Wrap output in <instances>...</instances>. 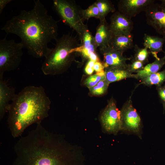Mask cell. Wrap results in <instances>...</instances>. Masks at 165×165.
<instances>
[{
	"label": "cell",
	"instance_id": "484cf974",
	"mask_svg": "<svg viewBox=\"0 0 165 165\" xmlns=\"http://www.w3.org/2000/svg\"><path fill=\"white\" fill-rule=\"evenodd\" d=\"M144 64L140 61L132 59L131 63L128 64L127 69L131 73L137 72L142 70Z\"/></svg>",
	"mask_w": 165,
	"mask_h": 165
},
{
	"label": "cell",
	"instance_id": "4dcf8cb0",
	"mask_svg": "<svg viewBox=\"0 0 165 165\" xmlns=\"http://www.w3.org/2000/svg\"><path fill=\"white\" fill-rule=\"evenodd\" d=\"M161 2V4L165 6V0H160Z\"/></svg>",
	"mask_w": 165,
	"mask_h": 165
},
{
	"label": "cell",
	"instance_id": "5b68a950",
	"mask_svg": "<svg viewBox=\"0 0 165 165\" xmlns=\"http://www.w3.org/2000/svg\"><path fill=\"white\" fill-rule=\"evenodd\" d=\"M53 4L54 9L63 22L76 33L81 44L85 34L89 30L84 23L82 9L72 0H54Z\"/></svg>",
	"mask_w": 165,
	"mask_h": 165
},
{
	"label": "cell",
	"instance_id": "603a6c76",
	"mask_svg": "<svg viewBox=\"0 0 165 165\" xmlns=\"http://www.w3.org/2000/svg\"><path fill=\"white\" fill-rule=\"evenodd\" d=\"M81 14L84 21L88 20L92 17L100 19V13L99 9L95 2L90 5L86 9H81Z\"/></svg>",
	"mask_w": 165,
	"mask_h": 165
},
{
	"label": "cell",
	"instance_id": "3957f363",
	"mask_svg": "<svg viewBox=\"0 0 165 165\" xmlns=\"http://www.w3.org/2000/svg\"><path fill=\"white\" fill-rule=\"evenodd\" d=\"M51 101L43 87L29 86L16 95L8 111L7 123L12 136H20L31 124L48 116Z\"/></svg>",
	"mask_w": 165,
	"mask_h": 165
},
{
	"label": "cell",
	"instance_id": "ba28073f",
	"mask_svg": "<svg viewBox=\"0 0 165 165\" xmlns=\"http://www.w3.org/2000/svg\"><path fill=\"white\" fill-rule=\"evenodd\" d=\"M100 119L102 128L105 132L116 135L120 131V110L113 99L108 101L101 113Z\"/></svg>",
	"mask_w": 165,
	"mask_h": 165
},
{
	"label": "cell",
	"instance_id": "83f0119b",
	"mask_svg": "<svg viewBox=\"0 0 165 165\" xmlns=\"http://www.w3.org/2000/svg\"><path fill=\"white\" fill-rule=\"evenodd\" d=\"M157 89L163 107L165 106V86H157Z\"/></svg>",
	"mask_w": 165,
	"mask_h": 165
},
{
	"label": "cell",
	"instance_id": "9a60e30c",
	"mask_svg": "<svg viewBox=\"0 0 165 165\" xmlns=\"http://www.w3.org/2000/svg\"><path fill=\"white\" fill-rule=\"evenodd\" d=\"M97 48L94 36L88 30L84 35L82 43L74 49L73 52L79 53L84 59H89L91 54L97 52Z\"/></svg>",
	"mask_w": 165,
	"mask_h": 165
},
{
	"label": "cell",
	"instance_id": "30bf717a",
	"mask_svg": "<svg viewBox=\"0 0 165 165\" xmlns=\"http://www.w3.org/2000/svg\"><path fill=\"white\" fill-rule=\"evenodd\" d=\"M154 0H120L118 11L131 19L140 13L145 12L148 7L154 3Z\"/></svg>",
	"mask_w": 165,
	"mask_h": 165
},
{
	"label": "cell",
	"instance_id": "e0dca14e",
	"mask_svg": "<svg viewBox=\"0 0 165 165\" xmlns=\"http://www.w3.org/2000/svg\"><path fill=\"white\" fill-rule=\"evenodd\" d=\"M143 40L144 47L149 50L155 57L157 56V53L163 52V47L165 41V38L145 34Z\"/></svg>",
	"mask_w": 165,
	"mask_h": 165
},
{
	"label": "cell",
	"instance_id": "44dd1931",
	"mask_svg": "<svg viewBox=\"0 0 165 165\" xmlns=\"http://www.w3.org/2000/svg\"><path fill=\"white\" fill-rule=\"evenodd\" d=\"M98 7L100 13V21L105 19L109 13L116 12V9L112 2L109 0H97L94 2Z\"/></svg>",
	"mask_w": 165,
	"mask_h": 165
},
{
	"label": "cell",
	"instance_id": "ffe728a7",
	"mask_svg": "<svg viewBox=\"0 0 165 165\" xmlns=\"http://www.w3.org/2000/svg\"><path fill=\"white\" fill-rule=\"evenodd\" d=\"M141 79L140 84H144L148 86L153 85L157 86H161L163 82H165V69Z\"/></svg>",
	"mask_w": 165,
	"mask_h": 165
},
{
	"label": "cell",
	"instance_id": "cb8c5ba5",
	"mask_svg": "<svg viewBox=\"0 0 165 165\" xmlns=\"http://www.w3.org/2000/svg\"><path fill=\"white\" fill-rule=\"evenodd\" d=\"M134 47L135 54L133 59L142 62L144 64L148 62L149 53L148 49L145 47L141 48L136 44Z\"/></svg>",
	"mask_w": 165,
	"mask_h": 165
},
{
	"label": "cell",
	"instance_id": "52a82bcc",
	"mask_svg": "<svg viewBox=\"0 0 165 165\" xmlns=\"http://www.w3.org/2000/svg\"><path fill=\"white\" fill-rule=\"evenodd\" d=\"M120 131L136 135L141 139L142 128L141 120L130 99L123 106L120 110Z\"/></svg>",
	"mask_w": 165,
	"mask_h": 165
},
{
	"label": "cell",
	"instance_id": "1f68e13d",
	"mask_svg": "<svg viewBox=\"0 0 165 165\" xmlns=\"http://www.w3.org/2000/svg\"><path fill=\"white\" fill-rule=\"evenodd\" d=\"M163 52L164 53V56L163 57L164 58V60H165V51H163Z\"/></svg>",
	"mask_w": 165,
	"mask_h": 165
},
{
	"label": "cell",
	"instance_id": "7a4b0ae2",
	"mask_svg": "<svg viewBox=\"0 0 165 165\" xmlns=\"http://www.w3.org/2000/svg\"><path fill=\"white\" fill-rule=\"evenodd\" d=\"M34 2L32 9L21 11L8 20L1 29L7 34L18 36L30 55L45 58L52 50L48 44L57 38L58 21L48 14L40 1Z\"/></svg>",
	"mask_w": 165,
	"mask_h": 165
},
{
	"label": "cell",
	"instance_id": "2e32d148",
	"mask_svg": "<svg viewBox=\"0 0 165 165\" xmlns=\"http://www.w3.org/2000/svg\"><path fill=\"white\" fill-rule=\"evenodd\" d=\"M133 38L131 33L113 36L109 42L108 47L112 50L123 53L126 50L134 47Z\"/></svg>",
	"mask_w": 165,
	"mask_h": 165
},
{
	"label": "cell",
	"instance_id": "d4e9b609",
	"mask_svg": "<svg viewBox=\"0 0 165 165\" xmlns=\"http://www.w3.org/2000/svg\"><path fill=\"white\" fill-rule=\"evenodd\" d=\"M105 79V77L104 70L90 75L85 79L84 83V85L89 88L95 86L100 81Z\"/></svg>",
	"mask_w": 165,
	"mask_h": 165
},
{
	"label": "cell",
	"instance_id": "8992f818",
	"mask_svg": "<svg viewBox=\"0 0 165 165\" xmlns=\"http://www.w3.org/2000/svg\"><path fill=\"white\" fill-rule=\"evenodd\" d=\"M24 48L21 42L8 40L6 36L0 40V78L6 72L13 71L20 65Z\"/></svg>",
	"mask_w": 165,
	"mask_h": 165
},
{
	"label": "cell",
	"instance_id": "7c38bea8",
	"mask_svg": "<svg viewBox=\"0 0 165 165\" xmlns=\"http://www.w3.org/2000/svg\"><path fill=\"white\" fill-rule=\"evenodd\" d=\"M103 56L102 62L105 68H127L128 64L126 62L131 58L123 56V53L115 50L109 47L100 51Z\"/></svg>",
	"mask_w": 165,
	"mask_h": 165
},
{
	"label": "cell",
	"instance_id": "4fadbf2b",
	"mask_svg": "<svg viewBox=\"0 0 165 165\" xmlns=\"http://www.w3.org/2000/svg\"><path fill=\"white\" fill-rule=\"evenodd\" d=\"M16 94L15 89L9 87L3 78H0V119L8 112L11 103Z\"/></svg>",
	"mask_w": 165,
	"mask_h": 165
},
{
	"label": "cell",
	"instance_id": "d6a6232c",
	"mask_svg": "<svg viewBox=\"0 0 165 165\" xmlns=\"http://www.w3.org/2000/svg\"><path fill=\"white\" fill-rule=\"evenodd\" d=\"M163 107L164 110L165 111V106Z\"/></svg>",
	"mask_w": 165,
	"mask_h": 165
},
{
	"label": "cell",
	"instance_id": "f1b7e54d",
	"mask_svg": "<svg viewBox=\"0 0 165 165\" xmlns=\"http://www.w3.org/2000/svg\"><path fill=\"white\" fill-rule=\"evenodd\" d=\"M94 68V71L96 73L101 72L105 69L103 63L100 61L95 62Z\"/></svg>",
	"mask_w": 165,
	"mask_h": 165
},
{
	"label": "cell",
	"instance_id": "8fae6325",
	"mask_svg": "<svg viewBox=\"0 0 165 165\" xmlns=\"http://www.w3.org/2000/svg\"><path fill=\"white\" fill-rule=\"evenodd\" d=\"M110 28L113 36L131 34L133 23L131 19L118 11H116L110 17Z\"/></svg>",
	"mask_w": 165,
	"mask_h": 165
},
{
	"label": "cell",
	"instance_id": "9c48e42d",
	"mask_svg": "<svg viewBox=\"0 0 165 165\" xmlns=\"http://www.w3.org/2000/svg\"><path fill=\"white\" fill-rule=\"evenodd\" d=\"M145 12L147 24L165 38V6L154 3Z\"/></svg>",
	"mask_w": 165,
	"mask_h": 165
},
{
	"label": "cell",
	"instance_id": "7402d4cb",
	"mask_svg": "<svg viewBox=\"0 0 165 165\" xmlns=\"http://www.w3.org/2000/svg\"><path fill=\"white\" fill-rule=\"evenodd\" d=\"M109 84L106 79L101 81L95 86L88 88L90 94L98 96L105 94L107 90Z\"/></svg>",
	"mask_w": 165,
	"mask_h": 165
},
{
	"label": "cell",
	"instance_id": "5bb4252c",
	"mask_svg": "<svg viewBox=\"0 0 165 165\" xmlns=\"http://www.w3.org/2000/svg\"><path fill=\"white\" fill-rule=\"evenodd\" d=\"M113 36L109 24L106 19L100 21L94 36L95 42L100 51L108 47L109 42Z\"/></svg>",
	"mask_w": 165,
	"mask_h": 165
},
{
	"label": "cell",
	"instance_id": "f546056e",
	"mask_svg": "<svg viewBox=\"0 0 165 165\" xmlns=\"http://www.w3.org/2000/svg\"><path fill=\"white\" fill-rule=\"evenodd\" d=\"M12 1V0H0V14H1L6 6L10 2Z\"/></svg>",
	"mask_w": 165,
	"mask_h": 165
},
{
	"label": "cell",
	"instance_id": "ac0fdd59",
	"mask_svg": "<svg viewBox=\"0 0 165 165\" xmlns=\"http://www.w3.org/2000/svg\"><path fill=\"white\" fill-rule=\"evenodd\" d=\"M105 71V79L109 83L127 78L135 79V74L130 72L127 68H106Z\"/></svg>",
	"mask_w": 165,
	"mask_h": 165
},
{
	"label": "cell",
	"instance_id": "6da1fadb",
	"mask_svg": "<svg viewBox=\"0 0 165 165\" xmlns=\"http://www.w3.org/2000/svg\"><path fill=\"white\" fill-rule=\"evenodd\" d=\"M36 124L15 144L13 165H84V156L77 146L41 123Z\"/></svg>",
	"mask_w": 165,
	"mask_h": 165
},
{
	"label": "cell",
	"instance_id": "277c9868",
	"mask_svg": "<svg viewBox=\"0 0 165 165\" xmlns=\"http://www.w3.org/2000/svg\"><path fill=\"white\" fill-rule=\"evenodd\" d=\"M54 48L45 58L41 70L46 75L63 73L69 68L74 60L73 49L80 45L77 36L70 33L57 38Z\"/></svg>",
	"mask_w": 165,
	"mask_h": 165
},
{
	"label": "cell",
	"instance_id": "4316f807",
	"mask_svg": "<svg viewBox=\"0 0 165 165\" xmlns=\"http://www.w3.org/2000/svg\"><path fill=\"white\" fill-rule=\"evenodd\" d=\"M95 62L89 60L85 68V72L88 75H91L94 71V65Z\"/></svg>",
	"mask_w": 165,
	"mask_h": 165
},
{
	"label": "cell",
	"instance_id": "d6986e66",
	"mask_svg": "<svg viewBox=\"0 0 165 165\" xmlns=\"http://www.w3.org/2000/svg\"><path fill=\"white\" fill-rule=\"evenodd\" d=\"M155 58V60L153 63L148 64L144 66L142 70L135 74V79H141L159 72L165 64V61L163 57Z\"/></svg>",
	"mask_w": 165,
	"mask_h": 165
}]
</instances>
